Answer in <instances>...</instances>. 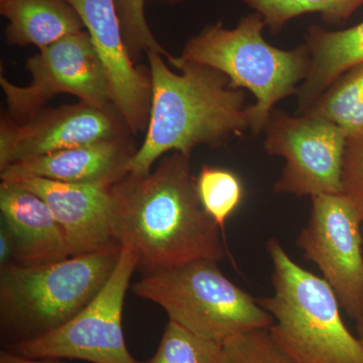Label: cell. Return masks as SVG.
I'll return each instance as SVG.
<instances>
[{
    "label": "cell",
    "instance_id": "obj_1",
    "mask_svg": "<svg viewBox=\"0 0 363 363\" xmlns=\"http://www.w3.org/2000/svg\"><path fill=\"white\" fill-rule=\"evenodd\" d=\"M111 192L114 235L121 247L133 248L143 276L225 259L220 228L200 202L190 156L169 152L149 174H128Z\"/></svg>",
    "mask_w": 363,
    "mask_h": 363
},
{
    "label": "cell",
    "instance_id": "obj_2",
    "mask_svg": "<svg viewBox=\"0 0 363 363\" xmlns=\"http://www.w3.org/2000/svg\"><path fill=\"white\" fill-rule=\"evenodd\" d=\"M152 105L145 138L130 164L131 175H147L161 157L179 152L191 157L199 145L218 147L250 130L245 93L221 72L173 57L147 54Z\"/></svg>",
    "mask_w": 363,
    "mask_h": 363
},
{
    "label": "cell",
    "instance_id": "obj_3",
    "mask_svg": "<svg viewBox=\"0 0 363 363\" xmlns=\"http://www.w3.org/2000/svg\"><path fill=\"white\" fill-rule=\"evenodd\" d=\"M121 250L0 269V333L6 350L70 321L105 285Z\"/></svg>",
    "mask_w": 363,
    "mask_h": 363
},
{
    "label": "cell",
    "instance_id": "obj_4",
    "mask_svg": "<svg viewBox=\"0 0 363 363\" xmlns=\"http://www.w3.org/2000/svg\"><path fill=\"white\" fill-rule=\"evenodd\" d=\"M267 250L274 293L257 301L274 318L269 329L279 347L297 363H363V346L344 323L331 286L294 262L276 238Z\"/></svg>",
    "mask_w": 363,
    "mask_h": 363
},
{
    "label": "cell",
    "instance_id": "obj_5",
    "mask_svg": "<svg viewBox=\"0 0 363 363\" xmlns=\"http://www.w3.org/2000/svg\"><path fill=\"white\" fill-rule=\"evenodd\" d=\"M264 18L255 13L243 16L233 28L221 21L208 26L186 43L180 58L213 68L230 80L233 87L255 95L250 106V131H264L274 105L297 94L309 75L311 57L306 45L283 50L267 42Z\"/></svg>",
    "mask_w": 363,
    "mask_h": 363
},
{
    "label": "cell",
    "instance_id": "obj_6",
    "mask_svg": "<svg viewBox=\"0 0 363 363\" xmlns=\"http://www.w3.org/2000/svg\"><path fill=\"white\" fill-rule=\"evenodd\" d=\"M133 292L162 307L171 321L221 344L243 332L269 328L274 322L214 260H195L145 274Z\"/></svg>",
    "mask_w": 363,
    "mask_h": 363
},
{
    "label": "cell",
    "instance_id": "obj_7",
    "mask_svg": "<svg viewBox=\"0 0 363 363\" xmlns=\"http://www.w3.org/2000/svg\"><path fill=\"white\" fill-rule=\"evenodd\" d=\"M138 266L133 248L123 245L111 276L76 316L43 337L6 350L30 359L142 363L128 351L123 330L124 298Z\"/></svg>",
    "mask_w": 363,
    "mask_h": 363
},
{
    "label": "cell",
    "instance_id": "obj_8",
    "mask_svg": "<svg viewBox=\"0 0 363 363\" xmlns=\"http://www.w3.org/2000/svg\"><path fill=\"white\" fill-rule=\"evenodd\" d=\"M26 68L32 75L28 86L13 84L0 76L9 117L16 123L39 113L45 104L59 94L73 95L96 108L116 107L104 64L86 30L40 50L28 60Z\"/></svg>",
    "mask_w": 363,
    "mask_h": 363
},
{
    "label": "cell",
    "instance_id": "obj_9",
    "mask_svg": "<svg viewBox=\"0 0 363 363\" xmlns=\"http://www.w3.org/2000/svg\"><path fill=\"white\" fill-rule=\"evenodd\" d=\"M264 133V150L286 161L274 192L311 198L341 194L345 131L320 117L274 109Z\"/></svg>",
    "mask_w": 363,
    "mask_h": 363
},
{
    "label": "cell",
    "instance_id": "obj_10",
    "mask_svg": "<svg viewBox=\"0 0 363 363\" xmlns=\"http://www.w3.org/2000/svg\"><path fill=\"white\" fill-rule=\"evenodd\" d=\"M362 226L343 195L314 196L309 221L296 241L357 321L363 318Z\"/></svg>",
    "mask_w": 363,
    "mask_h": 363
},
{
    "label": "cell",
    "instance_id": "obj_11",
    "mask_svg": "<svg viewBox=\"0 0 363 363\" xmlns=\"http://www.w3.org/2000/svg\"><path fill=\"white\" fill-rule=\"evenodd\" d=\"M128 133L116 107L100 109L84 102L43 109L23 123L6 114L0 121V171L33 157Z\"/></svg>",
    "mask_w": 363,
    "mask_h": 363
},
{
    "label": "cell",
    "instance_id": "obj_12",
    "mask_svg": "<svg viewBox=\"0 0 363 363\" xmlns=\"http://www.w3.org/2000/svg\"><path fill=\"white\" fill-rule=\"evenodd\" d=\"M104 64L112 102L131 133L147 131L152 105L150 71L136 67L124 44L114 0H67Z\"/></svg>",
    "mask_w": 363,
    "mask_h": 363
},
{
    "label": "cell",
    "instance_id": "obj_13",
    "mask_svg": "<svg viewBox=\"0 0 363 363\" xmlns=\"http://www.w3.org/2000/svg\"><path fill=\"white\" fill-rule=\"evenodd\" d=\"M40 198L63 230L71 257L119 252L112 225L111 188L26 177L14 179Z\"/></svg>",
    "mask_w": 363,
    "mask_h": 363
},
{
    "label": "cell",
    "instance_id": "obj_14",
    "mask_svg": "<svg viewBox=\"0 0 363 363\" xmlns=\"http://www.w3.org/2000/svg\"><path fill=\"white\" fill-rule=\"evenodd\" d=\"M136 150L128 136L100 140L11 164L2 169L1 180L35 177L111 188L130 174Z\"/></svg>",
    "mask_w": 363,
    "mask_h": 363
},
{
    "label": "cell",
    "instance_id": "obj_15",
    "mask_svg": "<svg viewBox=\"0 0 363 363\" xmlns=\"http://www.w3.org/2000/svg\"><path fill=\"white\" fill-rule=\"evenodd\" d=\"M2 224L16 242V264L39 266L71 257L63 230L47 203L18 184H0Z\"/></svg>",
    "mask_w": 363,
    "mask_h": 363
},
{
    "label": "cell",
    "instance_id": "obj_16",
    "mask_svg": "<svg viewBox=\"0 0 363 363\" xmlns=\"http://www.w3.org/2000/svg\"><path fill=\"white\" fill-rule=\"evenodd\" d=\"M305 45L311 57V67L298 90V114L311 108L351 67L363 62V21L341 30L313 25L308 28Z\"/></svg>",
    "mask_w": 363,
    "mask_h": 363
},
{
    "label": "cell",
    "instance_id": "obj_17",
    "mask_svg": "<svg viewBox=\"0 0 363 363\" xmlns=\"http://www.w3.org/2000/svg\"><path fill=\"white\" fill-rule=\"evenodd\" d=\"M0 13L9 21L6 43L45 49L82 32V21L67 0H0Z\"/></svg>",
    "mask_w": 363,
    "mask_h": 363
},
{
    "label": "cell",
    "instance_id": "obj_18",
    "mask_svg": "<svg viewBox=\"0 0 363 363\" xmlns=\"http://www.w3.org/2000/svg\"><path fill=\"white\" fill-rule=\"evenodd\" d=\"M303 114L330 121L347 136L363 133V62L342 74Z\"/></svg>",
    "mask_w": 363,
    "mask_h": 363
},
{
    "label": "cell",
    "instance_id": "obj_19",
    "mask_svg": "<svg viewBox=\"0 0 363 363\" xmlns=\"http://www.w3.org/2000/svg\"><path fill=\"white\" fill-rule=\"evenodd\" d=\"M255 13H259L272 33L281 32L294 18L318 13L329 25L347 21L363 6V0H243Z\"/></svg>",
    "mask_w": 363,
    "mask_h": 363
},
{
    "label": "cell",
    "instance_id": "obj_20",
    "mask_svg": "<svg viewBox=\"0 0 363 363\" xmlns=\"http://www.w3.org/2000/svg\"><path fill=\"white\" fill-rule=\"evenodd\" d=\"M196 187L203 209L224 233L227 219L245 197L241 179L231 169L203 164L196 178Z\"/></svg>",
    "mask_w": 363,
    "mask_h": 363
},
{
    "label": "cell",
    "instance_id": "obj_21",
    "mask_svg": "<svg viewBox=\"0 0 363 363\" xmlns=\"http://www.w3.org/2000/svg\"><path fill=\"white\" fill-rule=\"evenodd\" d=\"M142 363H227L223 344L205 339L169 320L154 357Z\"/></svg>",
    "mask_w": 363,
    "mask_h": 363
},
{
    "label": "cell",
    "instance_id": "obj_22",
    "mask_svg": "<svg viewBox=\"0 0 363 363\" xmlns=\"http://www.w3.org/2000/svg\"><path fill=\"white\" fill-rule=\"evenodd\" d=\"M169 4H178L183 0H166ZM117 16L121 23L124 44L133 62L140 59L142 52H156L171 61L174 56L169 54L156 39L147 25L145 14V0H114Z\"/></svg>",
    "mask_w": 363,
    "mask_h": 363
},
{
    "label": "cell",
    "instance_id": "obj_23",
    "mask_svg": "<svg viewBox=\"0 0 363 363\" xmlns=\"http://www.w3.org/2000/svg\"><path fill=\"white\" fill-rule=\"evenodd\" d=\"M223 347L227 363H297L279 347L269 328L238 334Z\"/></svg>",
    "mask_w": 363,
    "mask_h": 363
},
{
    "label": "cell",
    "instance_id": "obj_24",
    "mask_svg": "<svg viewBox=\"0 0 363 363\" xmlns=\"http://www.w3.org/2000/svg\"><path fill=\"white\" fill-rule=\"evenodd\" d=\"M341 195L350 202L363 223V133L347 136L341 175Z\"/></svg>",
    "mask_w": 363,
    "mask_h": 363
},
{
    "label": "cell",
    "instance_id": "obj_25",
    "mask_svg": "<svg viewBox=\"0 0 363 363\" xmlns=\"http://www.w3.org/2000/svg\"><path fill=\"white\" fill-rule=\"evenodd\" d=\"M16 242L9 229L2 224L0 230V269L16 264Z\"/></svg>",
    "mask_w": 363,
    "mask_h": 363
},
{
    "label": "cell",
    "instance_id": "obj_26",
    "mask_svg": "<svg viewBox=\"0 0 363 363\" xmlns=\"http://www.w3.org/2000/svg\"><path fill=\"white\" fill-rule=\"evenodd\" d=\"M0 363H52L47 359H30L4 350L0 353Z\"/></svg>",
    "mask_w": 363,
    "mask_h": 363
},
{
    "label": "cell",
    "instance_id": "obj_27",
    "mask_svg": "<svg viewBox=\"0 0 363 363\" xmlns=\"http://www.w3.org/2000/svg\"><path fill=\"white\" fill-rule=\"evenodd\" d=\"M357 338L359 339L360 343L363 346V318L357 320Z\"/></svg>",
    "mask_w": 363,
    "mask_h": 363
}]
</instances>
